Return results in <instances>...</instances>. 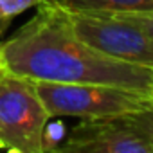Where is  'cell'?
I'll return each mask as SVG.
<instances>
[{"label": "cell", "instance_id": "1", "mask_svg": "<svg viewBox=\"0 0 153 153\" xmlns=\"http://www.w3.org/2000/svg\"><path fill=\"white\" fill-rule=\"evenodd\" d=\"M7 72L33 81L99 83L149 96L153 68L101 54L76 36L65 9L43 2L38 13L9 40L0 43Z\"/></svg>", "mask_w": 153, "mask_h": 153}, {"label": "cell", "instance_id": "2", "mask_svg": "<svg viewBox=\"0 0 153 153\" xmlns=\"http://www.w3.org/2000/svg\"><path fill=\"white\" fill-rule=\"evenodd\" d=\"M34 88L51 117L101 119L128 115L153 106V99L148 94L114 85L34 81Z\"/></svg>", "mask_w": 153, "mask_h": 153}, {"label": "cell", "instance_id": "3", "mask_svg": "<svg viewBox=\"0 0 153 153\" xmlns=\"http://www.w3.org/2000/svg\"><path fill=\"white\" fill-rule=\"evenodd\" d=\"M34 81L0 70V149L16 153L45 151L49 124Z\"/></svg>", "mask_w": 153, "mask_h": 153}, {"label": "cell", "instance_id": "4", "mask_svg": "<svg viewBox=\"0 0 153 153\" xmlns=\"http://www.w3.org/2000/svg\"><path fill=\"white\" fill-rule=\"evenodd\" d=\"M72 31L101 54L153 68V38L135 24L119 16L68 13Z\"/></svg>", "mask_w": 153, "mask_h": 153}, {"label": "cell", "instance_id": "5", "mask_svg": "<svg viewBox=\"0 0 153 153\" xmlns=\"http://www.w3.org/2000/svg\"><path fill=\"white\" fill-rule=\"evenodd\" d=\"M135 114L81 119L56 149L74 153H153Z\"/></svg>", "mask_w": 153, "mask_h": 153}, {"label": "cell", "instance_id": "6", "mask_svg": "<svg viewBox=\"0 0 153 153\" xmlns=\"http://www.w3.org/2000/svg\"><path fill=\"white\" fill-rule=\"evenodd\" d=\"M68 13L85 15H123L153 11V0H45Z\"/></svg>", "mask_w": 153, "mask_h": 153}, {"label": "cell", "instance_id": "7", "mask_svg": "<svg viewBox=\"0 0 153 153\" xmlns=\"http://www.w3.org/2000/svg\"><path fill=\"white\" fill-rule=\"evenodd\" d=\"M45 0H0V36L4 34L11 20L31 7H38Z\"/></svg>", "mask_w": 153, "mask_h": 153}, {"label": "cell", "instance_id": "8", "mask_svg": "<svg viewBox=\"0 0 153 153\" xmlns=\"http://www.w3.org/2000/svg\"><path fill=\"white\" fill-rule=\"evenodd\" d=\"M108 16L124 18V20L135 24L137 27H140L144 33H148L153 38V11H148V13H123V15H108Z\"/></svg>", "mask_w": 153, "mask_h": 153}, {"label": "cell", "instance_id": "9", "mask_svg": "<svg viewBox=\"0 0 153 153\" xmlns=\"http://www.w3.org/2000/svg\"><path fill=\"white\" fill-rule=\"evenodd\" d=\"M135 117H137V121H139V124H140V128H142V131H144V135L153 149V106H149L142 112H137Z\"/></svg>", "mask_w": 153, "mask_h": 153}, {"label": "cell", "instance_id": "10", "mask_svg": "<svg viewBox=\"0 0 153 153\" xmlns=\"http://www.w3.org/2000/svg\"><path fill=\"white\" fill-rule=\"evenodd\" d=\"M149 97L153 99V78H151V87H149Z\"/></svg>", "mask_w": 153, "mask_h": 153}, {"label": "cell", "instance_id": "11", "mask_svg": "<svg viewBox=\"0 0 153 153\" xmlns=\"http://www.w3.org/2000/svg\"><path fill=\"white\" fill-rule=\"evenodd\" d=\"M2 68H4V65H2V61H0V70H2Z\"/></svg>", "mask_w": 153, "mask_h": 153}]
</instances>
